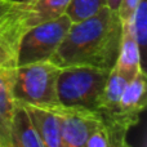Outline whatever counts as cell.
Listing matches in <instances>:
<instances>
[{"label":"cell","instance_id":"6da1fadb","mask_svg":"<svg viewBox=\"0 0 147 147\" xmlns=\"http://www.w3.org/2000/svg\"><path fill=\"white\" fill-rule=\"evenodd\" d=\"M121 30L117 13L103 7L92 17L71 23L49 61L61 67L94 66L111 70L119 53Z\"/></svg>","mask_w":147,"mask_h":147},{"label":"cell","instance_id":"7a4b0ae2","mask_svg":"<svg viewBox=\"0 0 147 147\" xmlns=\"http://www.w3.org/2000/svg\"><path fill=\"white\" fill-rule=\"evenodd\" d=\"M62 67L52 61H40L16 67L13 98L27 106H51L57 102V79Z\"/></svg>","mask_w":147,"mask_h":147},{"label":"cell","instance_id":"3957f363","mask_svg":"<svg viewBox=\"0 0 147 147\" xmlns=\"http://www.w3.org/2000/svg\"><path fill=\"white\" fill-rule=\"evenodd\" d=\"M109 72L110 70L94 66L62 67L57 79V102L63 106L96 110Z\"/></svg>","mask_w":147,"mask_h":147},{"label":"cell","instance_id":"277c9868","mask_svg":"<svg viewBox=\"0 0 147 147\" xmlns=\"http://www.w3.org/2000/svg\"><path fill=\"white\" fill-rule=\"evenodd\" d=\"M71 21L66 14L28 28L22 35L17 51V66L49 61L67 34Z\"/></svg>","mask_w":147,"mask_h":147},{"label":"cell","instance_id":"5b68a950","mask_svg":"<svg viewBox=\"0 0 147 147\" xmlns=\"http://www.w3.org/2000/svg\"><path fill=\"white\" fill-rule=\"evenodd\" d=\"M58 117L65 147H85L92 130L99 124L102 116L96 110L63 105L47 106Z\"/></svg>","mask_w":147,"mask_h":147},{"label":"cell","instance_id":"8992f818","mask_svg":"<svg viewBox=\"0 0 147 147\" xmlns=\"http://www.w3.org/2000/svg\"><path fill=\"white\" fill-rule=\"evenodd\" d=\"M146 89V72L145 70H141L127 84L119 101L116 114L110 119L105 120L116 123L128 130L138 124L140 115L145 111L147 103Z\"/></svg>","mask_w":147,"mask_h":147},{"label":"cell","instance_id":"52a82bcc","mask_svg":"<svg viewBox=\"0 0 147 147\" xmlns=\"http://www.w3.org/2000/svg\"><path fill=\"white\" fill-rule=\"evenodd\" d=\"M17 66H0V142L3 147L12 146L13 116L16 101L13 98V81Z\"/></svg>","mask_w":147,"mask_h":147},{"label":"cell","instance_id":"ba28073f","mask_svg":"<svg viewBox=\"0 0 147 147\" xmlns=\"http://www.w3.org/2000/svg\"><path fill=\"white\" fill-rule=\"evenodd\" d=\"M114 67L128 80L133 79L141 70H143L142 54H141L140 47L130 31L128 22L123 23L119 53H117V58Z\"/></svg>","mask_w":147,"mask_h":147},{"label":"cell","instance_id":"9c48e42d","mask_svg":"<svg viewBox=\"0 0 147 147\" xmlns=\"http://www.w3.org/2000/svg\"><path fill=\"white\" fill-rule=\"evenodd\" d=\"M22 106L27 109L44 147H65L58 117L52 110L47 106Z\"/></svg>","mask_w":147,"mask_h":147},{"label":"cell","instance_id":"30bf717a","mask_svg":"<svg viewBox=\"0 0 147 147\" xmlns=\"http://www.w3.org/2000/svg\"><path fill=\"white\" fill-rule=\"evenodd\" d=\"M128 83H129V80L125 76H123L115 67L110 70L107 80L101 90L96 107V110L101 114L103 119H110L116 114L117 107H119V101Z\"/></svg>","mask_w":147,"mask_h":147},{"label":"cell","instance_id":"8fae6325","mask_svg":"<svg viewBox=\"0 0 147 147\" xmlns=\"http://www.w3.org/2000/svg\"><path fill=\"white\" fill-rule=\"evenodd\" d=\"M128 129L116 123L105 120L92 130L85 147H132L127 140Z\"/></svg>","mask_w":147,"mask_h":147},{"label":"cell","instance_id":"7c38bea8","mask_svg":"<svg viewBox=\"0 0 147 147\" xmlns=\"http://www.w3.org/2000/svg\"><path fill=\"white\" fill-rule=\"evenodd\" d=\"M16 140L23 147H44L38 130L25 106L16 103L13 116V133Z\"/></svg>","mask_w":147,"mask_h":147},{"label":"cell","instance_id":"4fadbf2b","mask_svg":"<svg viewBox=\"0 0 147 147\" xmlns=\"http://www.w3.org/2000/svg\"><path fill=\"white\" fill-rule=\"evenodd\" d=\"M129 23L130 31L140 47L141 54L143 56V51L147 44V1L141 0L137 5L132 17L127 21Z\"/></svg>","mask_w":147,"mask_h":147},{"label":"cell","instance_id":"5bb4252c","mask_svg":"<svg viewBox=\"0 0 147 147\" xmlns=\"http://www.w3.org/2000/svg\"><path fill=\"white\" fill-rule=\"evenodd\" d=\"M103 7H106V0H71L65 14L74 23L94 16Z\"/></svg>","mask_w":147,"mask_h":147},{"label":"cell","instance_id":"9a60e30c","mask_svg":"<svg viewBox=\"0 0 147 147\" xmlns=\"http://www.w3.org/2000/svg\"><path fill=\"white\" fill-rule=\"evenodd\" d=\"M17 51L18 45L0 28V66H17Z\"/></svg>","mask_w":147,"mask_h":147},{"label":"cell","instance_id":"2e32d148","mask_svg":"<svg viewBox=\"0 0 147 147\" xmlns=\"http://www.w3.org/2000/svg\"><path fill=\"white\" fill-rule=\"evenodd\" d=\"M140 1L141 0H121L119 10H117V16H119L121 23L127 22V21L132 17V14L134 13L137 5L140 4Z\"/></svg>","mask_w":147,"mask_h":147},{"label":"cell","instance_id":"e0dca14e","mask_svg":"<svg viewBox=\"0 0 147 147\" xmlns=\"http://www.w3.org/2000/svg\"><path fill=\"white\" fill-rule=\"evenodd\" d=\"M120 3H121V0H106V7L109 8L110 10H112V12L117 13L119 7H120Z\"/></svg>","mask_w":147,"mask_h":147},{"label":"cell","instance_id":"ac0fdd59","mask_svg":"<svg viewBox=\"0 0 147 147\" xmlns=\"http://www.w3.org/2000/svg\"><path fill=\"white\" fill-rule=\"evenodd\" d=\"M7 1L14 3V4H30V3L35 1V0H7Z\"/></svg>","mask_w":147,"mask_h":147},{"label":"cell","instance_id":"d6986e66","mask_svg":"<svg viewBox=\"0 0 147 147\" xmlns=\"http://www.w3.org/2000/svg\"><path fill=\"white\" fill-rule=\"evenodd\" d=\"M10 147H23V146L21 145V143L18 142L17 140H16L14 136H12V146H10Z\"/></svg>","mask_w":147,"mask_h":147},{"label":"cell","instance_id":"ffe728a7","mask_svg":"<svg viewBox=\"0 0 147 147\" xmlns=\"http://www.w3.org/2000/svg\"><path fill=\"white\" fill-rule=\"evenodd\" d=\"M0 147H3V145H1V142H0Z\"/></svg>","mask_w":147,"mask_h":147}]
</instances>
